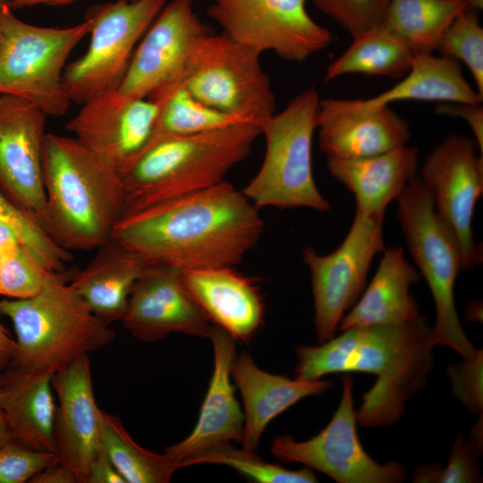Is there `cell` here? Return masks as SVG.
I'll return each mask as SVG.
<instances>
[{
  "label": "cell",
  "instance_id": "7bdbcfd3",
  "mask_svg": "<svg viewBox=\"0 0 483 483\" xmlns=\"http://www.w3.org/2000/svg\"><path fill=\"white\" fill-rule=\"evenodd\" d=\"M30 483H80L77 474L56 459L35 475Z\"/></svg>",
  "mask_w": 483,
  "mask_h": 483
},
{
  "label": "cell",
  "instance_id": "f546056e",
  "mask_svg": "<svg viewBox=\"0 0 483 483\" xmlns=\"http://www.w3.org/2000/svg\"><path fill=\"white\" fill-rule=\"evenodd\" d=\"M349 47L327 67L324 82L348 73L403 77L414 55L381 23L355 34Z\"/></svg>",
  "mask_w": 483,
  "mask_h": 483
},
{
  "label": "cell",
  "instance_id": "603a6c76",
  "mask_svg": "<svg viewBox=\"0 0 483 483\" xmlns=\"http://www.w3.org/2000/svg\"><path fill=\"white\" fill-rule=\"evenodd\" d=\"M231 377L244 406L242 447L257 451L267 426L301 399L319 395L332 386L331 380L303 381L261 369L246 352L235 355Z\"/></svg>",
  "mask_w": 483,
  "mask_h": 483
},
{
  "label": "cell",
  "instance_id": "7c38bea8",
  "mask_svg": "<svg viewBox=\"0 0 483 483\" xmlns=\"http://www.w3.org/2000/svg\"><path fill=\"white\" fill-rule=\"evenodd\" d=\"M305 4L306 0H213L208 13L235 42L301 63L333 39L330 31L309 16Z\"/></svg>",
  "mask_w": 483,
  "mask_h": 483
},
{
  "label": "cell",
  "instance_id": "30bf717a",
  "mask_svg": "<svg viewBox=\"0 0 483 483\" xmlns=\"http://www.w3.org/2000/svg\"><path fill=\"white\" fill-rule=\"evenodd\" d=\"M167 2L117 0L89 7V48L63 73L72 102L83 105L104 90L118 88L138 43Z\"/></svg>",
  "mask_w": 483,
  "mask_h": 483
},
{
  "label": "cell",
  "instance_id": "c3c4849f",
  "mask_svg": "<svg viewBox=\"0 0 483 483\" xmlns=\"http://www.w3.org/2000/svg\"><path fill=\"white\" fill-rule=\"evenodd\" d=\"M3 256L0 254V272H1V267H2V262H3Z\"/></svg>",
  "mask_w": 483,
  "mask_h": 483
},
{
  "label": "cell",
  "instance_id": "9a60e30c",
  "mask_svg": "<svg viewBox=\"0 0 483 483\" xmlns=\"http://www.w3.org/2000/svg\"><path fill=\"white\" fill-rule=\"evenodd\" d=\"M210 33L194 0L167 2L138 43L118 92L153 98L177 88L194 45Z\"/></svg>",
  "mask_w": 483,
  "mask_h": 483
},
{
  "label": "cell",
  "instance_id": "f35d334b",
  "mask_svg": "<svg viewBox=\"0 0 483 483\" xmlns=\"http://www.w3.org/2000/svg\"><path fill=\"white\" fill-rule=\"evenodd\" d=\"M55 459V453L33 450L11 440L0 447V483L30 482Z\"/></svg>",
  "mask_w": 483,
  "mask_h": 483
},
{
  "label": "cell",
  "instance_id": "4dcf8cb0",
  "mask_svg": "<svg viewBox=\"0 0 483 483\" xmlns=\"http://www.w3.org/2000/svg\"><path fill=\"white\" fill-rule=\"evenodd\" d=\"M103 447L125 483H167L180 469L165 453L137 444L121 419L103 411Z\"/></svg>",
  "mask_w": 483,
  "mask_h": 483
},
{
  "label": "cell",
  "instance_id": "60d3db41",
  "mask_svg": "<svg viewBox=\"0 0 483 483\" xmlns=\"http://www.w3.org/2000/svg\"><path fill=\"white\" fill-rule=\"evenodd\" d=\"M480 105L443 103L436 107L437 114L459 116L470 125L480 153L483 155V109Z\"/></svg>",
  "mask_w": 483,
  "mask_h": 483
},
{
  "label": "cell",
  "instance_id": "484cf974",
  "mask_svg": "<svg viewBox=\"0 0 483 483\" xmlns=\"http://www.w3.org/2000/svg\"><path fill=\"white\" fill-rule=\"evenodd\" d=\"M97 249L88 265L72 274L69 285L98 318L110 325L122 320L131 289L147 264L113 238Z\"/></svg>",
  "mask_w": 483,
  "mask_h": 483
},
{
  "label": "cell",
  "instance_id": "44dd1931",
  "mask_svg": "<svg viewBox=\"0 0 483 483\" xmlns=\"http://www.w3.org/2000/svg\"><path fill=\"white\" fill-rule=\"evenodd\" d=\"M214 350V369L192 432L182 441L165 448V453L182 463L216 445L242 442L244 413L231 382V366L235 357L234 339L214 326L209 337Z\"/></svg>",
  "mask_w": 483,
  "mask_h": 483
},
{
  "label": "cell",
  "instance_id": "5bb4252c",
  "mask_svg": "<svg viewBox=\"0 0 483 483\" xmlns=\"http://www.w3.org/2000/svg\"><path fill=\"white\" fill-rule=\"evenodd\" d=\"M419 178L432 194L437 216L457 241L462 270L473 269L483 258L472 230L475 207L483 193V157L476 140L448 135L428 155Z\"/></svg>",
  "mask_w": 483,
  "mask_h": 483
},
{
  "label": "cell",
  "instance_id": "e0dca14e",
  "mask_svg": "<svg viewBox=\"0 0 483 483\" xmlns=\"http://www.w3.org/2000/svg\"><path fill=\"white\" fill-rule=\"evenodd\" d=\"M46 121L47 114L32 103L0 95V191L47 230L42 165Z\"/></svg>",
  "mask_w": 483,
  "mask_h": 483
},
{
  "label": "cell",
  "instance_id": "ee69618b",
  "mask_svg": "<svg viewBox=\"0 0 483 483\" xmlns=\"http://www.w3.org/2000/svg\"><path fill=\"white\" fill-rule=\"evenodd\" d=\"M16 349V343L0 324V376L7 369Z\"/></svg>",
  "mask_w": 483,
  "mask_h": 483
},
{
  "label": "cell",
  "instance_id": "74e56055",
  "mask_svg": "<svg viewBox=\"0 0 483 483\" xmlns=\"http://www.w3.org/2000/svg\"><path fill=\"white\" fill-rule=\"evenodd\" d=\"M474 445L463 437H456L445 468L422 465L414 473V482L470 483L479 482L480 476Z\"/></svg>",
  "mask_w": 483,
  "mask_h": 483
},
{
  "label": "cell",
  "instance_id": "b9f144b4",
  "mask_svg": "<svg viewBox=\"0 0 483 483\" xmlns=\"http://www.w3.org/2000/svg\"><path fill=\"white\" fill-rule=\"evenodd\" d=\"M85 483H125L104 447L91 462Z\"/></svg>",
  "mask_w": 483,
  "mask_h": 483
},
{
  "label": "cell",
  "instance_id": "2e32d148",
  "mask_svg": "<svg viewBox=\"0 0 483 483\" xmlns=\"http://www.w3.org/2000/svg\"><path fill=\"white\" fill-rule=\"evenodd\" d=\"M161 106V99L129 97L109 89L84 103L66 129L122 175L149 144Z\"/></svg>",
  "mask_w": 483,
  "mask_h": 483
},
{
  "label": "cell",
  "instance_id": "4316f807",
  "mask_svg": "<svg viewBox=\"0 0 483 483\" xmlns=\"http://www.w3.org/2000/svg\"><path fill=\"white\" fill-rule=\"evenodd\" d=\"M52 376L11 374L0 376V406L13 440L27 447L55 453V421L57 403Z\"/></svg>",
  "mask_w": 483,
  "mask_h": 483
},
{
  "label": "cell",
  "instance_id": "7dc6e473",
  "mask_svg": "<svg viewBox=\"0 0 483 483\" xmlns=\"http://www.w3.org/2000/svg\"><path fill=\"white\" fill-rule=\"evenodd\" d=\"M13 440L4 411L0 406V447Z\"/></svg>",
  "mask_w": 483,
  "mask_h": 483
},
{
  "label": "cell",
  "instance_id": "8992f818",
  "mask_svg": "<svg viewBox=\"0 0 483 483\" xmlns=\"http://www.w3.org/2000/svg\"><path fill=\"white\" fill-rule=\"evenodd\" d=\"M395 200L408 250L435 302L436 321L429 329V345L448 346L463 360H471L479 351L464 333L454 303V284L462 270L457 241L437 216L432 194L419 175Z\"/></svg>",
  "mask_w": 483,
  "mask_h": 483
},
{
  "label": "cell",
  "instance_id": "7402d4cb",
  "mask_svg": "<svg viewBox=\"0 0 483 483\" xmlns=\"http://www.w3.org/2000/svg\"><path fill=\"white\" fill-rule=\"evenodd\" d=\"M233 267L181 271L187 292L215 326L234 340L250 342L263 324L265 303L255 281Z\"/></svg>",
  "mask_w": 483,
  "mask_h": 483
},
{
  "label": "cell",
  "instance_id": "52a82bcc",
  "mask_svg": "<svg viewBox=\"0 0 483 483\" xmlns=\"http://www.w3.org/2000/svg\"><path fill=\"white\" fill-rule=\"evenodd\" d=\"M319 101L316 89L309 88L262 125L265 157L258 172L242 191L258 209L330 210L312 172L311 147Z\"/></svg>",
  "mask_w": 483,
  "mask_h": 483
},
{
  "label": "cell",
  "instance_id": "d6a6232c",
  "mask_svg": "<svg viewBox=\"0 0 483 483\" xmlns=\"http://www.w3.org/2000/svg\"><path fill=\"white\" fill-rule=\"evenodd\" d=\"M226 465L255 482L260 483H314L318 478L309 468L287 470L261 458L256 451L238 449L231 443L216 445L182 463V468L196 464Z\"/></svg>",
  "mask_w": 483,
  "mask_h": 483
},
{
  "label": "cell",
  "instance_id": "1f68e13d",
  "mask_svg": "<svg viewBox=\"0 0 483 483\" xmlns=\"http://www.w3.org/2000/svg\"><path fill=\"white\" fill-rule=\"evenodd\" d=\"M157 98L162 100L161 111L148 146L163 138L191 135L242 123H255L261 126L250 115L227 113L208 106L181 87Z\"/></svg>",
  "mask_w": 483,
  "mask_h": 483
},
{
  "label": "cell",
  "instance_id": "cb8c5ba5",
  "mask_svg": "<svg viewBox=\"0 0 483 483\" xmlns=\"http://www.w3.org/2000/svg\"><path fill=\"white\" fill-rule=\"evenodd\" d=\"M330 174L355 197L356 210L384 219L389 203L417 175L419 149L402 146L376 156L326 157Z\"/></svg>",
  "mask_w": 483,
  "mask_h": 483
},
{
  "label": "cell",
  "instance_id": "d4e9b609",
  "mask_svg": "<svg viewBox=\"0 0 483 483\" xmlns=\"http://www.w3.org/2000/svg\"><path fill=\"white\" fill-rule=\"evenodd\" d=\"M421 275L404 256L402 247L383 250L377 270L363 295L342 318L339 330L352 327L397 325L419 315V306L410 288Z\"/></svg>",
  "mask_w": 483,
  "mask_h": 483
},
{
  "label": "cell",
  "instance_id": "ffe728a7",
  "mask_svg": "<svg viewBox=\"0 0 483 483\" xmlns=\"http://www.w3.org/2000/svg\"><path fill=\"white\" fill-rule=\"evenodd\" d=\"M58 403L55 421V455L85 483L103 447V411L95 401L89 354L52 376Z\"/></svg>",
  "mask_w": 483,
  "mask_h": 483
},
{
  "label": "cell",
  "instance_id": "8fae6325",
  "mask_svg": "<svg viewBox=\"0 0 483 483\" xmlns=\"http://www.w3.org/2000/svg\"><path fill=\"white\" fill-rule=\"evenodd\" d=\"M383 220L356 210L340 246L319 255L313 248L302 251L311 275L314 325L319 343L334 337L345 312L359 300L374 257L383 251Z\"/></svg>",
  "mask_w": 483,
  "mask_h": 483
},
{
  "label": "cell",
  "instance_id": "83f0119b",
  "mask_svg": "<svg viewBox=\"0 0 483 483\" xmlns=\"http://www.w3.org/2000/svg\"><path fill=\"white\" fill-rule=\"evenodd\" d=\"M366 100L375 106L399 100L481 105L483 96L464 79L461 62L425 53L414 55L409 72L399 83Z\"/></svg>",
  "mask_w": 483,
  "mask_h": 483
},
{
  "label": "cell",
  "instance_id": "d590c367",
  "mask_svg": "<svg viewBox=\"0 0 483 483\" xmlns=\"http://www.w3.org/2000/svg\"><path fill=\"white\" fill-rule=\"evenodd\" d=\"M22 245L4 256L0 272V294L10 299L37 295L52 275Z\"/></svg>",
  "mask_w": 483,
  "mask_h": 483
},
{
  "label": "cell",
  "instance_id": "681fc988",
  "mask_svg": "<svg viewBox=\"0 0 483 483\" xmlns=\"http://www.w3.org/2000/svg\"><path fill=\"white\" fill-rule=\"evenodd\" d=\"M2 2H3V1H2V0H0V4H1V3H2Z\"/></svg>",
  "mask_w": 483,
  "mask_h": 483
},
{
  "label": "cell",
  "instance_id": "8d00e7d4",
  "mask_svg": "<svg viewBox=\"0 0 483 483\" xmlns=\"http://www.w3.org/2000/svg\"><path fill=\"white\" fill-rule=\"evenodd\" d=\"M352 36L379 25L390 0H312Z\"/></svg>",
  "mask_w": 483,
  "mask_h": 483
},
{
  "label": "cell",
  "instance_id": "3957f363",
  "mask_svg": "<svg viewBox=\"0 0 483 483\" xmlns=\"http://www.w3.org/2000/svg\"><path fill=\"white\" fill-rule=\"evenodd\" d=\"M47 231L67 250L97 249L123 209L120 173L75 138L47 133L42 155Z\"/></svg>",
  "mask_w": 483,
  "mask_h": 483
},
{
  "label": "cell",
  "instance_id": "9c48e42d",
  "mask_svg": "<svg viewBox=\"0 0 483 483\" xmlns=\"http://www.w3.org/2000/svg\"><path fill=\"white\" fill-rule=\"evenodd\" d=\"M260 53L225 34L210 33L194 45L178 87L213 108L255 118L262 125L275 100Z\"/></svg>",
  "mask_w": 483,
  "mask_h": 483
},
{
  "label": "cell",
  "instance_id": "ba28073f",
  "mask_svg": "<svg viewBox=\"0 0 483 483\" xmlns=\"http://www.w3.org/2000/svg\"><path fill=\"white\" fill-rule=\"evenodd\" d=\"M84 20L69 27H40L0 4V95L25 99L47 115H64L71 106L63 85L65 62L89 33Z\"/></svg>",
  "mask_w": 483,
  "mask_h": 483
},
{
  "label": "cell",
  "instance_id": "f1b7e54d",
  "mask_svg": "<svg viewBox=\"0 0 483 483\" xmlns=\"http://www.w3.org/2000/svg\"><path fill=\"white\" fill-rule=\"evenodd\" d=\"M468 6L466 0H390L382 24L413 54H431Z\"/></svg>",
  "mask_w": 483,
  "mask_h": 483
},
{
  "label": "cell",
  "instance_id": "ab89813d",
  "mask_svg": "<svg viewBox=\"0 0 483 483\" xmlns=\"http://www.w3.org/2000/svg\"><path fill=\"white\" fill-rule=\"evenodd\" d=\"M449 375L453 393L472 411L482 410V352L471 360L452 365Z\"/></svg>",
  "mask_w": 483,
  "mask_h": 483
},
{
  "label": "cell",
  "instance_id": "f6af8a7d",
  "mask_svg": "<svg viewBox=\"0 0 483 483\" xmlns=\"http://www.w3.org/2000/svg\"><path fill=\"white\" fill-rule=\"evenodd\" d=\"M22 244L15 232L0 221V254L4 257L14 252Z\"/></svg>",
  "mask_w": 483,
  "mask_h": 483
},
{
  "label": "cell",
  "instance_id": "bcb514c9",
  "mask_svg": "<svg viewBox=\"0 0 483 483\" xmlns=\"http://www.w3.org/2000/svg\"><path fill=\"white\" fill-rule=\"evenodd\" d=\"M76 0H8L6 4L13 9L28 8L37 5L61 6Z\"/></svg>",
  "mask_w": 483,
  "mask_h": 483
},
{
  "label": "cell",
  "instance_id": "6da1fadb",
  "mask_svg": "<svg viewBox=\"0 0 483 483\" xmlns=\"http://www.w3.org/2000/svg\"><path fill=\"white\" fill-rule=\"evenodd\" d=\"M258 208L227 181L123 216L111 238L147 265L234 267L258 242Z\"/></svg>",
  "mask_w": 483,
  "mask_h": 483
},
{
  "label": "cell",
  "instance_id": "836d02e7",
  "mask_svg": "<svg viewBox=\"0 0 483 483\" xmlns=\"http://www.w3.org/2000/svg\"><path fill=\"white\" fill-rule=\"evenodd\" d=\"M0 221L10 226L22 246L49 272L64 273L71 252L49 235L39 221L0 191Z\"/></svg>",
  "mask_w": 483,
  "mask_h": 483
},
{
  "label": "cell",
  "instance_id": "ac0fdd59",
  "mask_svg": "<svg viewBox=\"0 0 483 483\" xmlns=\"http://www.w3.org/2000/svg\"><path fill=\"white\" fill-rule=\"evenodd\" d=\"M122 322L144 343L172 333L209 338L214 329L184 288L181 270L158 265H147L135 282Z\"/></svg>",
  "mask_w": 483,
  "mask_h": 483
},
{
  "label": "cell",
  "instance_id": "d6986e66",
  "mask_svg": "<svg viewBox=\"0 0 483 483\" xmlns=\"http://www.w3.org/2000/svg\"><path fill=\"white\" fill-rule=\"evenodd\" d=\"M319 149L326 157L354 159L382 154L408 144V122L388 105L366 99L326 98L317 114Z\"/></svg>",
  "mask_w": 483,
  "mask_h": 483
},
{
  "label": "cell",
  "instance_id": "e575fe53",
  "mask_svg": "<svg viewBox=\"0 0 483 483\" xmlns=\"http://www.w3.org/2000/svg\"><path fill=\"white\" fill-rule=\"evenodd\" d=\"M437 50L441 55L463 62L483 96V28L478 10L468 6L462 12L445 32Z\"/></svg>",
  "mask_w": 483,
  "mask_h": 483
},
{
  "label": "cell",
  "instance_id": "7a4b0ae2",
  "mask_svg": "<svg viewBox=\"0 0 483 483\" xmlns=\"http://www.w3.org/2000/svg\"><path fill=\"white\" fill-rule=\"evenodd\" d=\"M426 316L397 325L352 327L318 346L296 350V378L318 380L334 373L377 376L363 395L357 423L375 428L399 419L406 402L426 383L433 367Z\"/></svg>",
  "mask_w": 483,
  "mask_h": 483
},
{
  "label": "cell",
  "instance_id": "4fadbf2b",
  "mask_svg": "<svg viewBox=\"0 0 483 483\" xmlns=\"http://www.w3.org/2000/svg\"><path fill=\"white\" fill-rule=\"evenodd\" d=\"M353 380L343 378V394L333 418L318 435L306 441L291 436H276L270 451L284 462H297L318 470L339 483H397L406 477L395 462H377L363 449L356 430L352 397Z\"/></svg>",
  "mask_w": 483,
  "mask_h": 483
},
{
  "label": "cell",
  "instance_id": "5b68a950",
  "mask_svg": "<svg viewBox=\"0 0 483 483\" xmlns=\"http://www.w3.org/2000/svg\"><path fill=\"white\" fill-rule=\"evenodd\" d=\"M72 274L52 275L31 298L0 301V314L12 320L17 337L4 372L53 376L78 358L113 343L115 333L110 325L69 285Z\"/></svg>",
  "mask_w": 483,
  "mask_h": 483
},
{
  "label": "cell",
  "instance_id": "277c9868",
  "mask_svg": "<svg viewBox=\"0 0 483 483\" xmlns=\"http://www.w3.org/2000/svg\"><path fill=\"white\" fill-rule=\"evenodd\" d=\"M260 134L259 124L242 123L154 141L121 175L122 216L223 182Z\"/></svg>",
  "mask_w": 483,
  "mask_h": 483
}]
</instances>
